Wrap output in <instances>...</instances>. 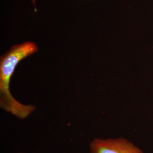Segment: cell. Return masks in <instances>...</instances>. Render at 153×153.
Returning <instances> with one entry per match:
<instances>
[{
	"label": "cell",
	"instance_id": "cell-3",
	"mask_svg": "<svg viewBox=\"0 0 153 153\" xmlns=\"http://www.w3.org/2000/svg\"><path fill=\"white\" fill-rule=\"evenodd\" d=\"M31 1H32V3H33L34 6H36V0H31Z\"/></svg>",
	"mask_w": 153,
	"mask_h": 153
},
{
	"label": "cell",
	"instance_id": "cell-2",
	"mask_svg": "<svg viewBox=\"0 0 153 153\" xmlns=\"http://www.w3.org/2000/svg\"><path fill=\"white\" fill-rule=\"evenodd\" d=\"M90 153H144L128 140L117 138H95L89 144Z\"/></svg>",
	"mask_w": 153,
	"mask_h": 153
},
{
	"label": "cell",
	"instance_id": "cell-4",
	"mask_svg": "<svg viewBox=\"0 0 153 153\" xmlns=\"http://www.w3.org/2000/svg\"><path fill=\"white\" fill-rule=\"evenodd\" d=\"M24 153L20 152V153Z\"/></svg>",
	"mask_w": 153,
	"mask_h": 153
},
{
	"label": "cell",
	"instance_id": "cell-1",
	"mask_svg": "<svg viewBox=\"0 0 153 153\" xmlns=\"http://www.w3.org/2000/svg\"><path fill=\"white\" fill-rule=\"evenodd\" d=\"M38 50L35 43L27 41L13 46L1 58L0 105L2 109L19 119L27 117L34 111L35 107L22 104L14 98L10 91V80L18 63Z\"/></svg>",
	"mask_w": 153,
	"mask_h": 153
}]
</instances>
